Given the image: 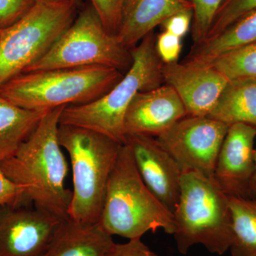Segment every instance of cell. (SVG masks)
Segmentation results:
<instances>
[{"instance_id": "cell-1", "label": "cell", "mask_w": 256, "mask_h": 256, "mask_svg": "<svg viewBox=\"0 0 256 256\" xmlns=\"http://www.w3.org/2000/svg\"><path fill=\"white\" fill-rule=\"evenodd\" d=\"M48 111L14 156L0 162L9 180L23 186L28 203L66 220L72 192L65 186L68 164L58 140L64 108Z\"/></svg>"}, {"instance_id": "cell-2", "label": "cell", "mask_w": 256, "mask_h": 256, "mask_svg": "<svg viewBox=\"0 0 256 256\" xmlns=\"http://www.w3.org/2000/svg\"><path fill=\"white\" fill-rule=\"evenodd\" d=\"M98 223L112 236L129 240L158 229L174 234L172 212L146 186L126 144L121 146L111 172Z\"/></svg>"}, {"instance_id": "cell-3", "label": "cell", "mask_w": 256, "mask_h": 256, "mask_svg": "<svg viewBox=\"0 0 256 256\" xmlns=\"http://www.w3.org/2000/svg\"><path fill=\"white\" fill-rule=\"evenodd\" d=\"M153 32L131 48L132 63L122 79L112 89L89 104L66 106L60 124L92 130L124 144V120L131 102L140 92L161 86L164 82L163 62L156 50Z\"/></svg>"}, {"instance_id": "cell-4", "label": "cell", "mask_w": 256, "mask_h": 256, "mask_svg": "<svg viewBox=\"0 0 256 256\" xmlns=\"http://www.w3.org/2000/svg\"><path fill=\"white\" fill-rule=\"evenodd\" d=\"M124 74L106 66L23 73L0 87V96L26 110L48 111L89 104L110 92Z\"/></svg>"}, {"instance_id": "cell-5", "label": "cell", "mask_w": 256, "mask_h": 256, "mask_svg": "<svg viewBox=\"0 0 256 256\" xmlns=\"http://www.w3.org/2000/svg\"><path fill=\"white\" fill-rule=\"evenodd\" d=\"M58 140L68 152L74 191L68 218L82 224L98 223L106 186L122 144L87 128L60 124Z\"/></svg>"}, {"instance_id": "cell-6", "label": "cell", "mask_w": 256, "mask_h": 256, "mask_svg": "<svg viewBox=\"0 0 256 256\" xmlns=\"http://www.w3.org/2000/svg\"><path fill=\"white\" fill-rule=\"evenodd\" d=\"M178 252L186 254L196 244L222 256L232 242L229 197L214 178L194 172L182 174L180 198L173 212Z\"/></svg>"}, {"instance_id": "cell-7", "label": "cell", "mask_w": 256, "mask_h": 256, "mask_svg": "<svg viewBox=\"0 0 256 256\" xmlns=\"http://www.w3.org/2000/svg\"><path fill=\"white\" fill-rule=\"evenodd\" d=\"M75 0H36L33 8L0 32V87L42 58L76 16Z\"/></svg>"}, {"instance_id": "cell-8", "label": "cell", "mask_w": 256, "mask_h": 256, "mask_svg": "<svg viewBox=\"0 0 256 256\" xmlns=\"http://www.w3.org/2000/svg\"><path fill=\"white\" fill-rule=\"evenodd\" d=\"M132 63L130 50L107 31L92 5L80 12L46 54L24 73L95 66L122 72Z\"/></svg>"}, {"instance_id": "cell-9", "label": "cell", "mask_w": 256, "mask_h": 256, "mask_svg": "<svg viewBox=\"0 0 256 256\" xmlns=\"http://www.w3.org/2000/svg\"><path fill=\"white\" fill-rule=\"evenodd\" d=\"M228 126L210 118L186 116L156 138L182 172L214 178L215 165Z\"/></svg>"}, {"instance_id": "cell-10", "label": "cell", "mask_w": 256, "mask_h": 256, "mask_svg": "<svg viewBox=\"0 0 256 256\" xmlns=\"http://www.w3.org/2000/svg\"><path fill=\"white\" fill-rule=\"evenodd\" d=\"M64 220L26 206H0V256H42Z\"/></svg>"}, {"instance_id": "cell-11", "label": "cell", "mask_w": 256, "mask_h": 256, "mask_svg": "<svg viewBox=\"0 0 256 256\" xmlns=\"http://www.w3.org/2000/svg\"><path fill=\"white\" fill-rule=\"evenodd\" d=\"M138 172L146 186L170 212L178 202L182 172L180 166L156 138L143 134H126Z\"/></svg>"}, {"instance_id": "cell-12", "label": "cell", "mask_w": 256, "mask_h": 256, "mask_svg": "<svg viewBox=\"0 0 256 256\" xmlns=\"http://www.w3.org/2000/svg\"><path fill=\"white\" fill-rule=\"evenodd\" d=\"M164 82L174 89L188 116L210 114L228 80L210 64L184 62L163 64Z\"/></svg>"}, {"instance_id": "cell-13", "label": "cell", "mask_w": 256, "mask_h": 256, "mask_svg": "<svg viewBox=\"0 0 256 256\" xmlns=\"http://www.w3.org/2000/svg\"><path fill=\"white\" fill-rule=\"evenodd\" d=\"M256 127L233 124L220 146L214 180L228 196L248 197L254 169Z\"/></svg>"}, {"instance_id": "cell-14", "label": "cell", "mask_w": 256, "mask_h": 256, "mask_svg": "<svg viewBox=\"0 0 256 256\" xmlns=\"http://www.w3.org/2000/svg\"><path fill=\"white\" fill-rule=\"evenodd\" d=\"M186 116L185 106L174 89L162 85L136 95L124 117V134L156 138Z\"/></svg>"}, {"instance_id": "cell-15", "label": "cell", "mask_w": 256, "mask_h": 256, "mask_svg": "<svg viewBox=\"0 0 256 256\" xmlns=\"http://www.w3.org/2000/svg\"><path fill=\"white\" fill-rule=\"evenodd\" d=\"M188 9V0H124L116 36L130 50L166 18Z\"/></svg>"}, {"instance_id": "cell-16", "label": "cell", "mask_w": 256, "mask_h": 256, "mask_svg": "<svg viewBox=\"0 0 256 256\" xmlns=\"http://www.w3.org/2000/svg\"><path fill=\"white\" fill-rule=\"evenodd\" d=\"M112 236L100 224L66 218L42 256H106L114 246Z\"/></svg>"}, {"instance_id": "cell-17", "label": "cell", "mask_w": 256, "mask_h": 256, "mask_svg": "<svg viewBox=\"0 0 256 256\" xmlns=\"http://www.w3.org/2000/svg\"><path fill=\"white\" fill-rule=\"evenodd\" d=\"M207 117L228 126L244 124L256 127V78L228 80Z\"/></svg>"}, {"instance_id": "cell-18", "label": "cell", "mask_w": 256, "mask_h": 256, "mask_svg": "<svg viewBox=\"0 0 256 256\" xmlns=\"http://www.w3.org/2000/svg\"><path fill=\"white\" fill-rule=\"evenodd\" d=\"M256 42V10L239 18L228 28L194 45L184 62L210 64L229 50Z\"/></svg>"}, {"instance_id": "cell-19", "label": "cell", "mask_w": 256, "mask_h": 256, "mask_svg": "<svg viewBox=\"0 0 256 256\" xmlns=\"http://www.w3.org/2000/svg\"><path fill=\"white\" fill-rule=\"evenodd\" d=\"M48 111L26 110L0 96V162L14 156Z\"/></svg>"}, {"instance_id": "cell-20", "label": "cell", "mask_w": 256, "mask_h": 256, "mask_svg": "<svg viewBox=\"0 0 256 256\" xmlns=\"http://www.w3.org/2000/svg\"><path fill=\"white\" fill-rule=\"evenodd\" d=\"M229 197L232 220V256H256V200Z\"/></svg>"}, {"instance_id": "cell-21", "label": "cell", "mask_w": 256, "mask_h": 256, "mask_svg": "<svg viewBox=\"0 0 256 256\" xmlns=\"http://www.w3.org/2000/svg\"><path fill=\"white\" fill-rule=\"evenodd\" d=\"M207 64L228 80L256 78V42L229 50Z\"/></svg>"}, {"instance_id": "cell-22", "label": "cell", "mask_w": 256, "mask_h": 256, "mask_svg": "<svg viewBox=\"0 0 256 256\" xmlns=\"http://www.w3.org/2000/svg\"><path fill=\"white\" fill-rule=\"evenodd\" d=\"M256 10V0H225L216 14L206 38L216 36L239 18Z\"/></svg>"}, {"instance_id": "cell-23", "label": "cell", "mask_w": 256, "mask_h": 256, "mask_svg": "<svg viewBox=\"0 0 256 256\" xmlns=\"http://www.w3.org/2000/svg\"><path fill=\"white\" fill-rule=\"evenodd\" d=\"M193 9L192 38L194 44L206 38L216 14L225 0H188Z\"/></svg>"}, {"instance_id": "cell-24", "label": "cell", "mask_w": 256, "mask_h": 256, "mask_svg": "<svg viewBox=\"0 0 256 256\" xmlns=\"http://www.w3.org/2000/svg\"><path fill=\"white\" fill-rule=\"evenodd\" d=\"M90 2L107 31L116 36L124 0H90Z\"/></svg>"}, {"instance_id": "cell-25", "label": "cell", "mask_w": 256, "mask_h": 256, "mask_svg": "<svg viewBox=\"0 0 256 256\" xmlns=\"http://www.w3.org/2000/svg\"><path fill=\"white\" fill-rule=\"evenodd\" d=\"M36 2V0H0V31L21 20Z\"/></svg>"}, {"instance_id": "cell-26", "label": "cell", "mask_w": 256, "mask_h": 256, "mask_svg": "<svg viewBox=\"0 0 256 256\" xmlns=\"http://www.w3.org/2000/svg\"><path fill=\"white\" fill-rule=\"evenodd\" d=\"M156 46L160 60L165 64L178 62L182 48L181 38L165 31L156 36Z\"/></svg>"}, {"instance_id": "cell-27", "label": "cell", "mask_w": 256, "mask_h": 256, "mask_svg": "<svg viewBox=\"0 0 256 256\" xmlns=\"http://www.w3.org/2000/svg\"><path fill=\"white\" fill-rule=\"evenodd\" d=\"M4 204L26 206L30 205L23 186L9 180L0 168V206Z\"/></svg>"}, {"instance_id": "cell-28", "label": "cell", "mask_w": 256, "mask_h": 256, "mask_svg": "<svg viewBox=\"0 0 256 256\" xmlns=\"http://www.w3.org/2000/svg\"><path fill=\"white\" fill-rule=\"evenodd\" d=\"M193 10H182L172 15L162 24L163 31L169 32L182 38L192 26Z\"/></svg>"}, {"instance_id": "cell-29", "label": "cell", "mask_w": 256, "mask_h": 256, "mask_svg": "<svg viewBox=\"0 0 256 256\" xmlns=\"http://www.w3.org/2000/svg\"><path fill=\"white\" fill-rule=\"evenodd\" d=\"M106 256H159L146 246L141 238L132 239L124 244H116Z\"/></svg>"}, {"instance_id": "cell-30", "label": "cell", "mask_w": 256, "mask_h": 256, "mask_svg": "<svg viewBox=\"0 0 256 256\" xmlns=\"http://www.w3.org/2000/svg\"><path fill=\"white\" fill-rule=\"evenodd\" d=\"M248 197L256 198V144L255 146V152H254V169L252 172V180L249 185Z\"/></svg>"}, {"instance_id": "cell-31", "label": "cell", "mask_w": 256, "mask_h": 256, "mask_svg": "<svg viewBox=\"0 0 256 256\" xmlns=\"http://www.w3.org/2000/svg\"><path fill=\"white\" fill-rule=\"evenodd\" d=\"M75 1H77V0H75Z\"/></svg>"}, {"instance_id": "cell-32", "label": "cell", "mask_w": 256, "mask_h": 256, "mask_svg": "<svg viewBox=\"0 0 256 256\" xmlns=\"http://www.w3.org/2000/svg\"><path fill=\"white\" fill-rule=\"evenodd\" d=\"M0 32H1V31H0Z\"/></svg>"}]
</instances>
